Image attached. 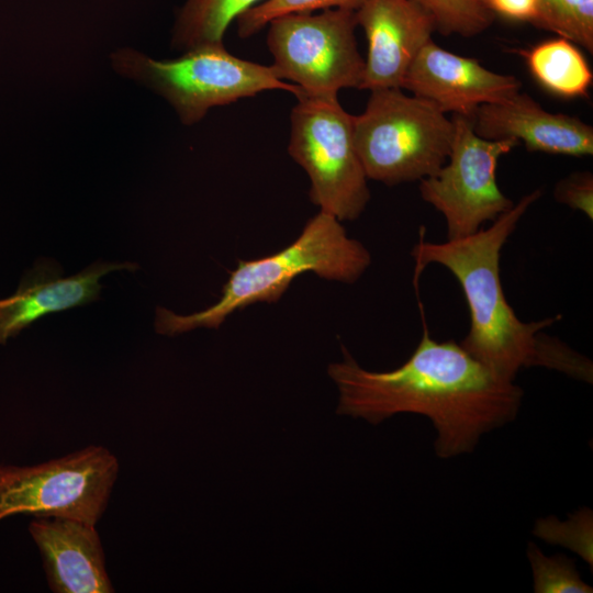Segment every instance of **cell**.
<instances>
[{
	"label": "cell",
	"mask_w": 593,
	"mask_h": 593,
	"mask_svg": "<svg viewBox=\"0 0 593 593\" xmlns=\"http://www.w3.org/2000/svg\"><path fill=\"white\" fill-rule=\"evenodd\" d=\"M327 372L338 389L336 413L380 424L400 413L427 417L437 457L473 451L481 437L516 418L524 392L497 377L460 344L437 342L424 328L409 359L390 371H370L342 346Z\"/></svg>",
	"instance_id": "cell-1"
},
{
	"label": "cell",
	"mask_w": 593,
	"mask_h": 593,
	"mask_svg": "<svg viewBox=\"0 0 593 593\" xmlns=\"http://www.w3.org/2000/svg\"><path fill=\"white\" fill-rule=\"evenodd\" d=\"M541 195L536 189L486 228L444 243L419 242L412 250L419 273L427 265L447 268L458 280L470 313L459 343L497 377L514 381L523 368L545 367L592 382V362L542 331L560 316L523 322L507 302L501 281V251L526 211Z\"/></svg>",
	"instance_id": "cell-2"
},
{
	"label": "cell",
	"mask_w": 593,
	"mask_h": 593,
	"mask_svg": "<svg viewBox=\"0 0 593 593\" xmlns=\"http://www.w3.org/2000/svg\"><path fill=\"white\" fill-rule=\"evenodd\" d=\"M370 264L368 249L347 235L337 217L321 210L283 249L258 259L238 260L223 286L221 298L211 306L189 315L157 307L155 328L158 334L168 336L197 327L219 328L236 311L258 302H277L304 272L353 283Z\"/></svg>",
	"instance_id": "cell-3"
},
{
	"label": "cell",
	"mask_w": 593,
	"mask_h": 593,
	"mask_svg": "<svg viewBox=\"0 0 593 593\" xmlns=\"http://www.w3.org/2000/svg\"><path fill=\"white\" fill-rule=\"evenodd\" d=\"M353 125L367 178L388 186L434 175L446 163L454 136L452 119L402 88L370 91Z\"/></svg>",
	"instance_id": "cell-4"
},
{
	"label": "cell",
	"mask_w": 593,
	"mask_h": 593,
	"mask_svg": "<svg viewBox=\"0 0 593 593\" xmlns=\"http://www.w3.org/2000/svg\"><path fill=\"white\" fill-rule=\"evenodd\" d=\"M118 71L165 98L180 121L192 125L214 107L251 98L265 91L283 90L295 98L300 89L281 80L273 67L231 54L223 43H208L176 59L156 60L133 49L113 57Z\"/></svg>",
	"instance_id": "cell-5"
},
{
	"label": "cell",
	"mask_w": 593,
	"mask_h": 593,
	"mask_svg": "<svg viewBox=\"0 0 593 593\" xmlns=\"http://www.w3.org/2000/svg\"><path fill=\"white\" fill-rule=\"evenodd\" d=\"M290 114L288 152L307 174L310 199L340 222L365 211L370 191L354 139V115L338 98L299 97Z\"/></svg>",
	"instance_id": "cell-6"
},
{
	"label": "cell",
	"mask_w": 593,
	"mask_h": 593,
	"mask_svg": "<svg viewBox=\"0 0 593 593\" xmlns=\"http://www.w3.org/2000/svg\"><path fill=\"white\" fill-rule=\"evenodd\" d=\"M267 26L271 66L300 89L299 97L337 98L342 89H360L365 58L357 47L355 11L289 13Z\"/></svg>",
	"instance_id": "cell-7"
},
{
	"label": "cell",
	"mask_w": 593,
	"mask_h": 593,
	"mask_svg": "<svg viewBox=\"0 0 593 593\" xmlns=\"http://www.w3.org/2000/svg\"><path fill=\"white\" fill-rule=\"evenodd\" d=\"M116 457L89 446L34 466H0V521L18 514L96 526L119 475Z\"/></svg>",
	"instance_id": "cell-8"
},
{
	"label": "cell",
	"mask_w": 593,
	"mask_h": 593,
	"mask_svg": "<svg viewBox=\"0 0 593 593\" xmlns=\"http://www.w3.org/2000/svg\"><path fill=\"white\" fill-rule=\"evenodd\" d=\"M451 119L448 158L434 175L419 180V193L444 216L447 239H457L478 232L514 205L497 186L496 167L518 143L483 138L473 131L469 118Z\"/></svg>",
	"instance_id": "cell-9"
},
{
	"label": "cell",
	"mask_w": 593,
	"mask_h": 593,
	"mask_svg": "<svg viewBox=\"0 0 593 593\" xmlns=\"http://www.w3.org/2000/svg\"><path fill=\"white\" fill-rule=\"evenodd\" d=\"M402 89L434 103L446 114L469 118L479 107L518 92L521 81L492 71L474 58L446 51L430 40L407 69Z\"/></svg>",
	"instance_id": "cell-10"
},
{
	"label": "cell",
	"mask_w": 593,
	"mask_h": 593,
	"mask_svg": "<svg viewBox=\"0 0 593 593\" xmlns=\"http://www.w3.org/2000/svg\"><path fill=\"white\" fill-rule=\"evenodd\" d=\"M355 15L368 43L360 89L402 88L411 64L433 40V16L414 0H365Z\"/></svg>",
	"instance_id": "cell-11"
},
{
	"label": "cell",
	"mask_w": 593,
	"mask_h": 593,
	"mask_svg": "<svg viewBox=\"0 0 593 593\" xmlns=\"http://www.w3.org/2000/svg\"><path fill=\"white\" fill-rule=\"evenodd\" d=\"M473 131L486 139H514L528 150L555 155L593 154V128L578 118L545 110L528 94L479 107L469 116Z\"/></svg>",
	"instance_id": "cell-12"
},
{
	"label": "cell",
	"mask_w": 593,
	"mask_h": 593,
	"mask_svg": "<svg viewBox=\"0 0 593 593\" xmlns=\"http://www.w3.org/2000/svg\"><path fill=\"white\" fill-rule=\"evenodd\" d=\"M137 268L134 262L97 261L75 276L63 278L55 261H37L26 271L16 292L0 299V345L49 313L99 299L102 288L99 280L108 272Z\"/></svg>",
	"instance_id": "cell-13"
},
{
	"label": "cell",
	"mask_w": 593,
	"mask_h": 593,
	"mask_svg": "<svg viewBox=\"0 0 593 593\" xmlns=\"http://www.w3.org/2000/svg\"><path fill=\"white\" fill-rule=\"evenodd\" d=\"M55 593H112L104 551L93 525L60 517H35L29 525Z\"/></svg>",
	"instance_id": "cell-14"
},
{
	"label": "cell",
	"mask_w": 593,
	"mask_h": 593,
	"mask_svg": "<svg viewBox=\"0 0 593 593\" xmlns=\"http://www.w3.org/2000/svg\"><path fill=\"white\" fill-rule=\"evenodd\" d=\"M535 80L549 92L563 98L585 96L592 71L578 46L557 37L521 51Z\"/></svg>",
	"instance_id": "cell-15"
},
{
	"label": "cell",
	"mask_w": 593,
	"mask_h": 593,
	"mask_svg": "<svg viewBox=\"0 0 593 593\" xmlns=\"http://www.w3.org/2000/svg\"><path fill=\"white\" fill-rule=\"evenodd\" d=\"M264 0H187L178 12L172 45L188 51L208 43H223L230 24Z\"/></svg>",
	"instance_id": "cell-16"
},
{
	"label": "cell",
	"mask_w": 593,
	"mask_h": 593,
	"mask_svg": "<svg viewBox=\"0 0 593 593\" xmlns=\"http://www.w3.org/2000/svg\"><path fill=\"white\" fill-rule=\"evenodd\" d=\"M533 24L593 51V0H538Z\"/></svg>",
	"instance_id": "cell-17"
},
{
	"label": "cell",
	"mask_w": 593,
	"mask_h": 593,
	"mask_svg": "<svg viewBox=\"0 0 593 593\" xmlns=\"http://www.w3.org/2000/svg\"><path fill=\"white\" fill-rule=\"evenodd\" d=\"M434 19L436 31L444 35L471 37L484 32L494 13L483 0H414Z\"/></svg>",
	"instance_id": "cell-18"
},
{
	"label": "cell",
	"mask_w": 593,
	"mask_h": 593,
	"mask_svg": "<svg viewBox=\"0 0 593 593\" xmlns=\"http://www.w3.org/2000/svg\"><path fill=\"white\" fill-rule=\"evenodd\" d=\"M535 593H592L574 562L563 555L546 556L532 541L527 546Z\"/></svg>",
	"instance_id": "cell-19"
},
{
	"label": "cell",
	"mask_w": 593,
	"mask_h": 593,
	"mask_svg": "<svg viewBox=\"0 0 593 593\" xmlns=\"http://www.w3.org/2000/svg\"><path fill=\"white\" fill-rule=\"evenodd\" d=\"M365 0H264L242 13L237 19L239 37L247 38L273 19L289 13L315 12L328 9L356 11Z\"/></svg>",
	"instance_id": "cell-20"
},
{
	"label": "cell",
	"mask_w": 593,
	"mask_h": 593,
	"mask_svg": "<svg viewBox=\"0 0 593 593\" xmlns=\"http://www.w3.org/2000/svg\"><path fill=\"white\" fill-rule=\"evenodd\" d=\"M534 534L544 541L572 550L592 567V511L590 508L577 511L566 522H560L557 517L538 519Z\"/></svg>",
	"instance_id": "cell-21"
},
{
	"label": "cell",
	"mask_w": 593,
	"mask_h": 593,
	"mask_svg": "<svg viewBox=\"0 0 593 593\" xmlns=\"http://www.w3.org/2000/svg\"><path fill=\"white\" fill-rule=\"evenodd\" d=\"M556 199L573 210L593 217V177L591 172H577L561 180L555 190Z\"/></svg>",
	"instance_id": "cell-22"
},
{
	"label": "cell",
	"mask_w": 593,
	"mask_h": 593,
	"mask_svg": "<svg viewBox=\"0 0 593 593\" xmlns=\"http://www.w3.org/2000/svg\"><path fill=\"white\" fill-rule=\"evenodd\" d=\"M489 9L507 19L533 23L537 15L538 0H484Z\"/></svg>",
	"instance_id": "cell-23"
},
{
	"label": "cell",
	"mask_w": 593,
	"mask_h": 593,
	"mask_svg": "<svg viewBox=\"0 0 593 593\" xmlns=\"http://www.w3.org/2000/svg\"><path fill=\"white\" fill-rule=\"evenodd\" d=\"M484 1V0H483Z\"/></svg>",
	"instance_id": "cell-24"
}]
</instances>
